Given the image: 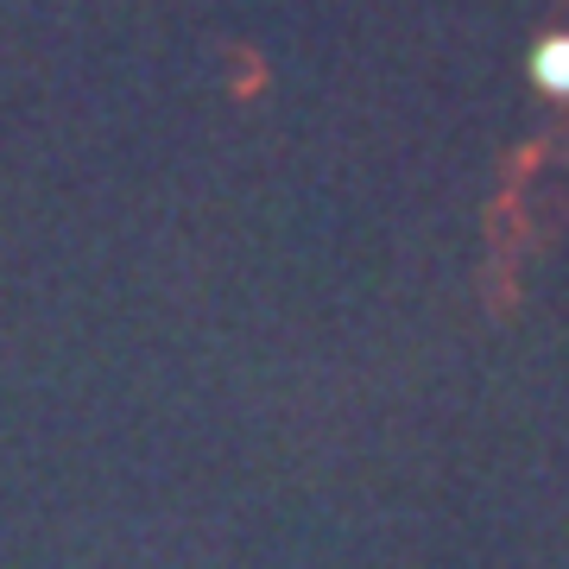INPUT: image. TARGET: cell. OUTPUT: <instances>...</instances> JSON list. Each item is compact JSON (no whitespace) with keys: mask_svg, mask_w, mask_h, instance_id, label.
Returning <instances> with one entry per match:
<instances>
[{"mask_svg":"<svg viewBox=\"0 0 569 569\" xmlns=\"http://www.w3.org/2000/svg\"><path fill=\"white\" fill-rule=\"evenodd\" d=\"M531 77H538L545 96H563L569 102V32H557V39H545L531 51Z\"/></svg>","mask_w":569,"mask_h":569,"instance_id":"cell-1","label":"cell"}]
</instances>
